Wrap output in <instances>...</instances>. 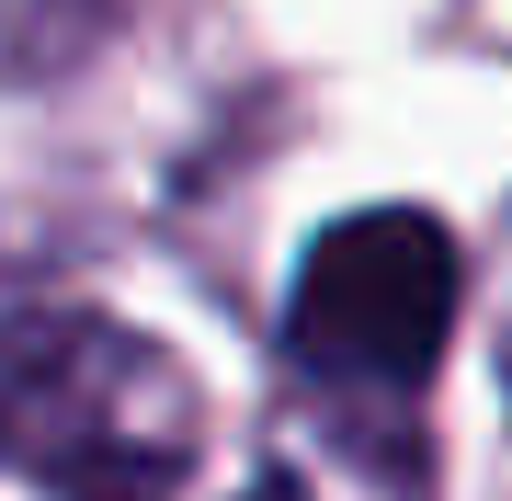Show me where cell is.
Segmentation results:
<instances>
[{
	"label": "cell",
	"instance_id": "obj_1",
	"mask_svg": "<svg viewBox=\"0 0 512 501\" xmlns=\"http://www.w3.org/2000/svg\"><path fill=\"white\" fill-rule=\"evenodd\" d=\"M0 456H23L57 501H171L194 467V399L137 331L23 319L0 331Z\"/></svg>",
	"mask_w": 512,
	"mask_h": 501
},
{
	"label": "cell",
	"instance_id": "obj_3",
	"mask_svg": "<svg viewBox=\"0 0 512 501\" xmlns=\"http://www.w3.org/2000/svg\"><path fill=\"white\" fill-rule=\"evenodd\" d=\"M239 501H296V490H239Z\"/></svg>",
	"mask_w": 512,
	"mask_h": 501
},
{
	"label": "cell",
	"instance_id": "obj_2",
	"mask_svg": "<svg viewBox=\"0 0 512 501\" xmlns=\"http://www.w3.org/2000/svg\"><path fill=\"white\" fill-rule=\"evenodd\" d=\"M456 297H467V262L444 240V217H421V205H365V217H342V228L308 240L285 331H296V353H308L319 376L410 388L444 353V331H456Z\"/></svg>",
	"mask_w": 512,
	"mask_h": 501
}]
</instances>
